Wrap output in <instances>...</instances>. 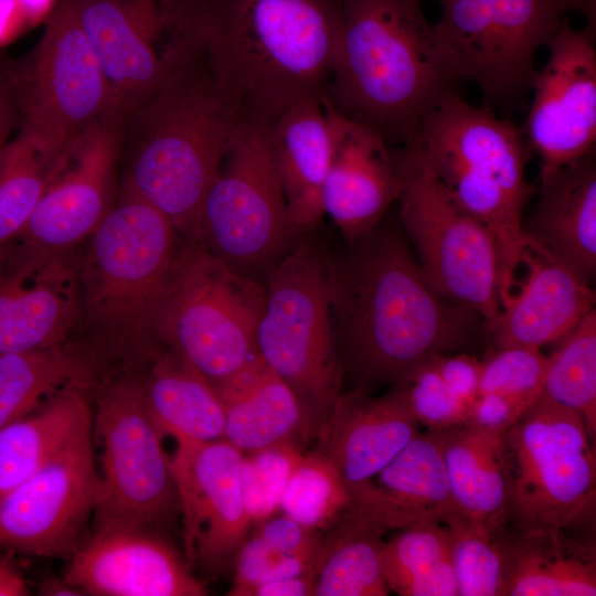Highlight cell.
<instances>
[{"label": "cell", "instance_id": "obj_1", "mask_svg": "<svg viewBox=\"0 0 596 596\" xmlns=\"http://www.w3.org/2000/svg\"><path fill=\"white\" fill-rule=\"evenodd\" d=\"M351 245L345 257H328L343 381L394 385L469 344L483 320L432 285L400 232L376 226Z\"/></svg>", "mask_w": 596, "mask_h": 596}, {"label": "cell", "instance_id": "obj_2", "mask_svg": "<svg viewBox=\"0 0 596 596\" xmlns=\"http://www.w3.org/2000/svg\"><path fill=\"white\" fill-rule=\"evenodd\" d=\"M341 36V0H216L204 57L242 123L269 127L327 99Z\"/></svg>", "mask_w": 596, "mask_h": 596}, {"label": "cell", "instance_id": "obj_3", "mask_svg": "<svg viewBox=\"0 0 596 596\" xmlns=\"http://www.w3.org/2000/svg\"><path fill=\"white\" fill-rule=\"evenodd\" d=\"M244 126L203 51L123 119L121 146L129 149L124 191L192 240L204 198Z\"/></svg>", "mask_w": 596, "mask_h": 596}, {"label": "cell", "instance_id": "obj_4", "mask_svg": "<svg viewBox=\"0 0 596 596\" xmlns=\"http://www.w3.org/2000/svg\"><path fill=\"white\" fill-rule=\"evenodd\" d=\"M340 57L327 102L341 115L407 143L447 93L424 0H341Z\"/></svg>", "mask_w": 596, "mask_h": 596}, {"label": "cell", "instance_id": "obj_5", "mask_svg": "<svg viewBox=\"0 0 596 596\" xmlns=\"http://www.w3.org/2000/svg\"><path fill=\"white\" fill-rule=\"evenodd\" d=\"M402 151L491 233L501 305L518 281L525 243L523 215L535 192L526 178L531 150L523 131L451 91L423 116Z\"/></svg>", "mask_w": 596, "mask_h": 596}, {"label": "cell", "instance_id": "obj_6", "mask_svg": "<svg viewBox=\"0 0 596 596\" xmlns=\"http://www.w3.org/2000/svg\"><path fill=\"white\" fill-rule=\"evenodd\" d=\"M256 344L264 363L292 391L313 437L342 391L328 256L291 246L269 269Z\"/></svg>", "mask_w": 596, "mask_h": 596}, {"label": "cell", "instance_id": "obj_7", "mask_svg": "<svg viewBox=\"0 0 596 596\" xmlns=\"http://www.w3.org/2000/svg\"><path fill=\"white\" fill-rule=\"evenodd\" d=\"M265 287L200 243L179 247L159 305L155 338L217 385L259 355L256 331Z\"/></svg>", "mask_w": 596, "mask_h": 596}, {"label": "cell", "instance_id": "obj_8", "mask_svg": "<svg viewBox=\"0 0 596 596\" xmlns=\"http://www.w3.org/2000/svg\"><path fill=\"white\" fill-rule=\"evenodd\" d=\"M178 232L153 205L124 191L79 262L82 307L109 338L143 342L178 252Z\"/></svg>", "mask_w": 596, "mask_h": 596}, {"label": "cell", "instance_id": "obj_9", "mask_svg": "<svg viewBox=\"0 0 596 596\" xmlns=\"http://www.w3.org/2000/svg\"><path fill=\"white\" fill-rule=\"evenodd\" d=\"M123 119L205 49L216 0H70Z\"/></svg>", "mask_w": 596, "mask_h": 596}, {"label": "cell", "instance_id": "obj_10", "mask_svg": "<svg viewBox=\"0 0 596 596\" xmlns=\"http://www.w3.org/2000/svg\"><path fill=\"white\" fill-rule=\"evenodd\" d=\"M436 1L434 30L448 79L473 83L493 104H511L532 88L535 54L570 12L596 24V0Z\"/></svg>", "mask_w": 596, "mask_h": 596}, {"label": "cell", "instance_id": "obj_11", "mask_svg": "<svg viewBox=\"0 0 596 596\" xmlns=\"http://www.w3.org/2000/svg\"><path fill=\"white\" fill-rule=\"evenodd\" d=\"M594 439L578 414L538 397L501 436L509 526L594 531Z\"/></svg>", "mask_w": 596, "mask_h": 596}, {"label": "cell", "instance_id": "obj_12", "mask_svg": "<svg viewBox=\"0 0 596 596\" xmlns=\"http://www.w3.org/2000/svg\"><path fill=\"white\" fill-rule=\"evenodd\" d=\"M297 233L274 166L268 127L244 126L204 198L192 240L254 278L292 246Z\"/></svg>", "mask_w": 596, "mask_h": 596}, {"label": "cell", "instance_id": "obj_13", "mask_svg": "<svg viewBox=\"0 0 596 596\" xmlns=\"http://www.w3.org/2000/svg\"><path fill=\"white\" fill-rule=\"evenodd\" d=\"M19 131L56 153L110 115L105 75L70 0H58L41 38L7 76Z\"/></svg>", "mask_w": 596, "mask_h": 596}, {"label": "cell", "instance_id": "obj_14", "mask_svg": "<svg viewBox=\"0 0 596 596\" xmlns=\"http://www.w3.org/2000/svg\"><path fill=\"white\" fill-rule=\"evenodd\" d=\"M93 436L102 450L95 529L158 530L179 511L170 458L147 408L141 381L119 380L97 393Z\"/></svg>", "mask_w": 596, "mask_h": 596}, {"label": "cell", "instance_id": "obj_15", "mask_svg": "<svg viewBox=\"0 0 596 596\" xmlns=\"http://www.w3.org/2000/svg\"><path fill=\"white\" fill-rule=\"evenodd\" d=\"M400 220L432 285L477 313L488 329L500 311L498 254L489 230L459 207L441 185L402 150Z\"/></svg>", "mask_w": 596, "mask_h": 596}, {"label": "cell", "instance_id": "obj_16", "mask_svg": "<svg viewBox=\"0 0 596 596\" xmlns=\"http://www.w3.org/2000/svg\"><path fill=\"white\" fill-rule=\"evenodd\" d=\"M93 441L92 415L40 469L0 498V546L38 557L71 555L99 496Z\"/></svg>", "mask_w": 596, "mask_h": 596}, {"label": "cell", "instance_id": "obj_17", "mask_svg": "<svg viewBox=\"0 0 596 596\" xmlns=\"http://www.w3.org/2000/svg\"><path fill=\"white\" fill-rule=\"evenodd\" d=\"M596 24L572 26L566 18L545 47L536 70L523 135L540 158L539 179L595 149Z\"/></svg>", "mask_w": 596, "mask_h": 596}, {"label": "cell", "instance_id": "obj_18", "mask_svg": "<svg viewBox=\"0 0 596 596\" xmlns=\"http://www.w3.org/2000/svg\"><path fill=\"white\" fill-rule=\"evenodd\" d=\"M72 249L20 235L0 244V355L65 344L82 310Z\"/></svg>", "mask_w": 596, "mask_h": 596}, {"label": "cell", "instance_id": "obj_19", "mask_svg": "<svg viewBox=\"0 0 596 596\" xmlns=\"http://www.w3.org/2000/svg\"><path fill=\"white\" fill-rule=\"evenodd\" d=\"M170 458L185 560L217 575L230 568L253 524L245 509L240 466L243 454L224 439L177 440Z\"/></svg>", "mask_w": 596, "mask_h": 596}, {"label": "cell", "instance_id": "obj_20", "mask_svg": "<svg viewBox=\"0 0 596 596\" xmlns=\"http://www.w3.org/2000/svg\"><path fill=\"white\" fill-rule=\"evenodd\" d=\"M121 124L107 117L68 147L18 235L41 246L71 249L94 232L113 206Z\"/></svg>", "mask_w": 596, "mask_h": 596}, {"label": "cell", "instance_id": "obj_21", "mask_svg": "<svg viewBox=\"0 0 596 596\" xmlns=\"http://www.w3.org/2000/svg\"><path fill=\"white\" fill-rule=\"evenodd\" d=\"M64 578L93 596H204V583L158 530L95 529L71 553Z\"/></svg>", "mask_w": 596, "mask_h": 596}, {"label": "cell", "instance_id": "obj_22", "mask_svg": "<svg viewBox=\"0 0 596 596\" xmlns=\"http://www.w3.org/2000/svg\"><path fill=\"white\" fill-rule=\"evenodd\" d=\"M333 153L321 194L323 215L352 244L376 227L397 201L401 177L389 142L327 102Z\"/></svg>", "mask_w": 596, "mask_h": 596}, {"label": "cell", "instance_id": "obj_23", "mask_svg": "<svg viewBox=\"0 0 596 596\" xmlns=\"http://www.w3.org/2000/svg\"><path fill=\"white\" fill-rule=\"evenodd\" d=\"M397 387L372 396L341 391L313 437L316 450L339 471L350 493L371 480L419 434Z\"/></svg>", "mask_w": 596, "mask_h": 596}, {"label": "cell", "instance_id": "obj_24", "mask_svg": "<svg viewBox=\"0 0 596 596\" xmlns=\"http://www.w3.org/2000/svg\"><path fill=\"white\" fill-rule=\"evenodd\" d=\"M522 265L524 278L488 328L494 348L557 342L594 309L590 283L526 235Z\"/></svg>", "mask_w": 596, "mask_h": 596}, {"label": "cell", "instance_id": "obj_25", "mask_svg": "<svg viewBox=\"0 0 596 596\" xmlns=\"http://www.w3.org/2000/svg\"><path fill=\"white\" fill-rule=\"evenodd\" d=\"M350 509L386 533L440 522L456 511L440 432L417 434L371 480L351 492Z\"/></svg>", "mask_w": 596, "mask_h": 596}, {"label": "cell", "instance_id": "obj_26", "mask_svg": "<svg viewBox=\"0 0 596 596\" xmlns=\"http://www.w3.org/2000/svg\"><path fill=\"white\" fill-rule=\"evenodd\" d=\"M523 233L588 283L596 273L595 149L540 180Z\"/></svg>", "mask_w": 596, "mask_h": 596}, {"label": "cell", "instance_id": "obj_27", "mask_svg": "<svg viewBox=\"0 0 596 596\" xmlns=\"http://www.w3.org/2000/svg\"><path fill=\"white\" fill-rule=\"evenodd\" d=\"M268 140L294 226L313 230L324 217L321 194L333 153L326 100L290 107L268 127Z\"/></svg>", "mask_w": 596, "mask_h": 596}, {"label": "cell", "instance_id": "obj_28", "mask_svg": "<svg viewBox=\"0 0 596 596\" xmlns=\"http://www.w3.org/2000/svg\"><path fill=\"white\" fill-rule=\"evenodd\" d=\"M508 528L504 596L596 595V544L592 532Z\"/></svg>", "mask_w": 596, "mask_h": 596}, {"label": "cell", "instance_id": "obj_29", "mask_svg": "<svg viewBox=\"0 0 596 596\" xmlns=\"http://www.w3.org/2000/svg\"><path fill=\"white\" fill-rule=\"evenodd\" d=\"M213 386L224 408L223 439L242 454L308 438L298 400L260 356Z\"/></svg>", "mask_w": 596, "mask_h": 596}, {"label": "cell", "instance_id": "obj_30", "mask_svg": "<svg viewBox=\"0 0 596 596\" xmlns=\"http://www.w3.org/2000/svg\"><path fill=\"white\" fill-rule=\"evenodd\" d=\"M440 435L456 511L488 532L507 526L509 489L501 436L466 424Z\"/></svg>", "mask_w": 596, "mask_h": 596}, {"label": "cell", "instance_id": "obj_31", "mask_svg": "<svg viewBox=\"0 0 596 596\" xmlns=\"http://www.w3.org/2000/svg\"><path fill=\"white\" fill-rule=\"evenodd\" d=\"M141 383L149 414L163 437L223 439L225 415L215 387L175 354L159 355Z\"/></svg>", "mask_w": 596, "mask_h": 596}, {"label": "cell", "instance_id": "obj_32", "mask_svg": "<svg viewBox=\"0 0 596 596\" xmlns=\"http://www.w3.org/2000/svg\"><path fill=\"white\" fill-rule=\"evenodd\" d=\"M87 390L65 387L0 428V498L40 469L93 415Z\"/></svg>", "mask_w": 596, "mask_h": 596}, {"label": "cell", "instance_id": "obj_33", "mask_svg": "<svg viewBox=\"0 0 596 596\" xmlns=\"http://www.w3.org/2000/svg\"><path fill=\"white\" fill-rule=\"evenodd\" d=\"M313 596H386L380 566L386 532L350 508L324 532Z\"/></svg>", "mask_w": 596, "mask_h": 596}, {"label": "cell", "instance_id": "obj_34", "mask_svg": "<svg viewBox=\"0 0 596 596\" xmlns=\"http://www.w3.org/2000/svg\"><path fill=\"white\" fill-rule=\"evenodd\" d=\"M92 362L66 344L0 355V428L68 386L89 389Z\"/></svg>", "mask_w": 596, "mask_h": 596}, {"label": "cell", "instance_id": "obj_35", "mask_svg": "<svg viewBox=\"0 0 596 596\" xmlns=\"http://www.w3.org/2000/svg\"><path fill=\"white\" fill-rule=\"evenodd\" d=\"M380 566L390 592L400 596H457L446 525L425 522L384 541Z\"/></svg>", "mask_w": 596, "mask_h": 596}, {"label": "cell", "instance_id": "obj_36", "mask_svg": "<svg viewBox=\"0 0 596 596\" xmlns=\"http://www.w3.org/2000/svg\"><path fill=\"white\" fill-rule=\"evenodd\" d=\"M65 152H53L22 131L0 148V244L22 231Z\"/></svg>", "mask_w": 596, "mask_h": 596}, {"label": "cell", "instance_id": "obj_37", "mask_svg": "<svg viewBox=\"0 0 596 596\" xmlns=\"http://www.w3.org/2000/svg\"><path fill=\"white\" fill-rule=\"evenodd\" d=\"M547 356L542 393L558 406L578 414L596 435V310L560 339Z\"/></svg>", "mask_w": 596, "mask_h": 596}, {"label": "cell", "instance_id": "obj_38", "mask_svg": "<svg viewBox=\"0 0 596 596\" xmlns=\"http://www.w3.org/2000/svg\"><path fill=\"white\" fill-rule=\"evenodd\" d=\"M449 534L457 596H504L508 525L488 532L458 511L443 522Z\"/></svg>", "mask_w": 596, "mask_h": 596}, {"label": "cell", "instance_id": "obj_39", "mask_svg": "<svg viewBox=\"0 0 596 596\" xmlns=\"http://www.w3.org/2000/svg\"><path fill=\"white\" fill-rule=\"evenodd\" d=\"M351 493L337 468L317 450L304 454L292 471L279 512L324 532L350 507Z\"/></svg>", "mask_w": 596, "mask_h": 596}, {"label": "cell", "instance_id": "obj_40", "mask_svg": "<svg viewBox=\"0 0 596 596\" xmlns=\"http://www.w3.org/2000/svg\"><path fill=\"white\" fill-rule=\"evenodd\" d=\"M302 455L296 443H281L243 454L240 485L253 524L279 512L285 488Z\"/></svg>", "mask_w": 596, "mask_h": 596}, {"label": "cell", "instance_id": "obj_41", "mask_svg": "<svg viewBox=\"0 0 596 596\" xmlns=\"http://www.w3.org/2000/svg\"><path fill=\"white\" fill-rule=\"evenodd\" d=\"M546 365L541 348H493L482 360L478 394L501 393L532 404L542 393Z\"/></svg>", "mask_w": 596, "mask_h": 596}, {"label": "cell", "instance_id": "obj_42", "mask_svg": "<svg viewBox=\"0 0 596 596\" xmlns=\"http://www.w3.org/2000/svg\"><path fill=\"white\" fill-rule=\"evenodd\" d=\"M412 415L427 430H446L466 422L470 405L460 400L441 379L434 356L394 384Z\"/></svg>", "mask_w": 596, "mask_h": 596}, {"label": "cell", "instance_id": "obj_43", "mask_svg": "<svg viewBox=\"0 0 596 596\" xmlns=\"http://www.w3.org/2000/svg\"><path fill=\"white\" fill-rule=\"evenodd\" d=\"M532 404L501 393H480L471 403L464 424L502 436Z\"/></svg>", "mask_w": 596, "mask_h": 596}, {"label": "cell", "instance_id": "obj_44", "mask_svg": "<svg viewBox=\"0 0 596 596\" xmlns=\"http://www.w3.org/2000/svg\"><path fill=\"white\" fill-rule=\"evenodd\" d=\"M437 370L447 386L468 405L479 391L482 361L468 353H447L434 356Z\"/></svg>", "mask_w": 596, "mask_h": 596}, {"label": "cell", "instance_id": "obj_45", "mask_svg": "<svg viewBox=\"0 0 596 596\" xmlns=\"http://www.w3.org/2000/svg\"><path fill=\"white\" fill-rule=\"evenodd\" d=\"M316 572L277 578L249 588L245 596H313Z\"/></svg>", "mask_w": 596, "mask_h": 596}, {"label": "cell", "instance_id": "obj_46", "mask_svg": "<svg viewBox=\"0 0 596 596\" xmlns=\"http://www.w3.org/2000/svg\"><path fill=\"white\" fill-rule=\"evenodd\" d=\"M26 583L18 568L6 557H0V596H24Z\"/></svg>", "mask_w": 596, "mask_h": 596}, {"label": "cell", "instance_id": "obj_47", "mask_svg": "<svg viewBox=\"0 0 596 596\" xmlns=\"http://www.w3.org/2000/svg\"><path fill=\"white\" fill-rule=\"evenodd\" d=\"M15 113L7 76L0 75V146L8 140Z\"/></svg>", "mask_w": 596, "mask_h": 596}, {"label": "cell", "instance_id": "obj_48", "mask_svg": "<svg viewBox=\"0 0 596 596\" xmlns=\"http://www.w3.org/2000/svg\"><path fill=\"white\" fill-rule=\"evenodd\" d=\"M39 594L44 596H79L85 595L79 588L64 578H47L39 587Z\"/></svg>", "mask_w": 596, "mask_h": 596}, {"label": "cell", "instance_id": "obj_49", "mask_svg": "<svg viewBox=\"0 0 596 596\" xmlns=\"http://www.w3.org/2000/svg\"><path fill=\"white\" fill-rule=\"evenodd\" d=\"M23 8L28 11L30 17L32 18H40L43 17L46 19V17L51 13V11L56 6L55 0H19ZM58 1V0H57Z\"/></svg>", "mask_w": 596, "mask_h": 596}, {"label": "cell", "instance_id": "obj_50", "mask_svg": "<svg viewBox=\"0 0 596 596\" xmlns=\"http://www.w3.org/2000/svg\"><path fill=\"white\" fill-rule=\"evenodd\" d=\"M3 145H4V143H3ZM3 145H2V146H3ZM2 146H0V148H1Z\"/></svg>", "mask_w": 596, "mask_h": 596}]
</instances>
